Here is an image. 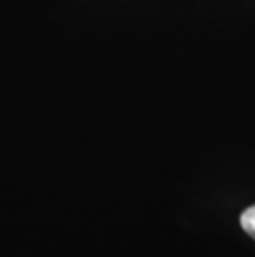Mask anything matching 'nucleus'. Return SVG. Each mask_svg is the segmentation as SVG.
<instances>
[{"label": "nucleus", "instance_id": "nucleus-1", "mask_svg": "<svg viewBox=\"0 0 255 257\" xmlns=\"http://www.w3.org/2000/svg\"><path fill=\"white\" fill-rule=\"evenodd\" d=\"M240 224L243 227V231L247 234H250V236L255 239V206L248 207L242 212L240 216Z\"/></svg>", "mask_w": 255, "mask_h": 257}]
</instances>
